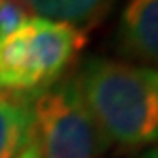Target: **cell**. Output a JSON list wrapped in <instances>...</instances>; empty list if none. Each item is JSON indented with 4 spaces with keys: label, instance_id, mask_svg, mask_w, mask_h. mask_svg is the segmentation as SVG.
<instances>
[{
    "label": "cell",
    "instance_id": "5b68a950",
    "mask_svg": "<svg viewBox=\"0 0 158 158\" xmlns=\"http://www.w3.org/2000/svg\"><path fill=\"white\" fill-rule=\"evenodd\" d=\"M32 17L88 31L101 23L116 0H21Z\"/></svg>",
    "mask_w": 158,
    "mask_h": 158
},
{
    "label": "cell",
    "instance_id": "6da1fadb",
    "mask_svg": "<svg viewBox=\"0 0 158 158\" xmlns=\"http://www.w3.org/2000/svg\"><path fill=\"white\" fill-rule=\"evenodd\" d=\"M74 74L109 145L137 151L158 141V69L92 55Z\"/></svg>",
    "mask_w": 158,
    "mask_h": 158
},
{
    "label": "cell",
    "instance_id": "277c9868",
    "mask_svg": "<svg viewBox=\"0 0 158 158\" xmlns=\"http://www.w3.org/2000/svg\"><path fill=\"white\" fill-rule=\"evenodd\" d=\"M116 42L126 57L158 69V0H128L120 12Z\"/></svg>",
    "mask_w": 158,
    "mask_h": 158
},
{
    "label": "cell",
    "instance_id": "3957f363",
    "mask_svg": "<svg viewBox=\"0 0 158 158\" xmlns=\"http://www.w3.org/2000/svg\"><path fill=\"white\" fill-rule=\"evenodd\" d=\"M31 145L38 158H101L109 149L92 116L76 74H63L29 97Z\"/></svg>",
    "mask_w": 158,
    "mask_h": 158
},
{
    "label": "cell",
    "instance_id": "9c48e42d",
    "mask_svg": "<svg viewBox=\"0 0 158 158\" xmlns=\"http://www.w3.org/2000/svg\"><path fill=\"white\" fill-rule=\"evenodd\" d=\"M137 158H158V147H152V149H147L143 154H139Z\"/></svg>",
    "mask_w": 158,
    "mask_h": 158
},
{
    "label": "cell",
    "instance_id": "8992f818",
    "mask_svg": "<svg viewBox=\"0 0 158 158\" xmlns=\"http://www.w3.org/2000/svg\"><path fill=\"white\" fill-rule=\"evenodd\" d=\"M31 103L23 95H0V158H17L31 145Z\"/></svg>",
    "mask_w": 158,
    "mask_h": 158
},
{
    "label": "cell",
    "instance_id": "ba28073f",
    "mask_svg": "<svg viewBox=\"0 0 158 158\" xmlns=\"http://www.w3.org/2000/svg\"><path fill=\"white\" fill-rule=\"evenodd\" d=\"M17 158H38V154H36V151H35V147H32V145H29L27 149H25L23 152H21Z\"/></svg>",
    "mask_w": 158,
    "mask_h": 158
},
{
    "label": "cell",
    "instance_id": "7a4b0ae2",
    "mask_svg": "<svg viewBox=\"0 0 158 158\" xmlns=\"http://www.w3.org/2000/svg\"><path fill=\"white\" fill-rule=\"evenodd\" d=\"M86 40L80 29L31 17L0 38V89L23 97L42 92L67 74Z\"/></svg>",
    "mask_w": 158,
    "mask_h": 158
},
{
    "label": "cell",
    "instance_id": "52a82bcc",
    "mask_svg": "<svg viewBox=\"0 0 158 158\" xmlns=\"http://www.w3.org/2000/svg\"><path fill=\"white\" fill-rule=\"evenodd\" d=\"M32 15L21 0H0V38L8 36Z\"/></svg>",
    "mask_w": 158,
    "mask_h": 158
}]
</instances>
